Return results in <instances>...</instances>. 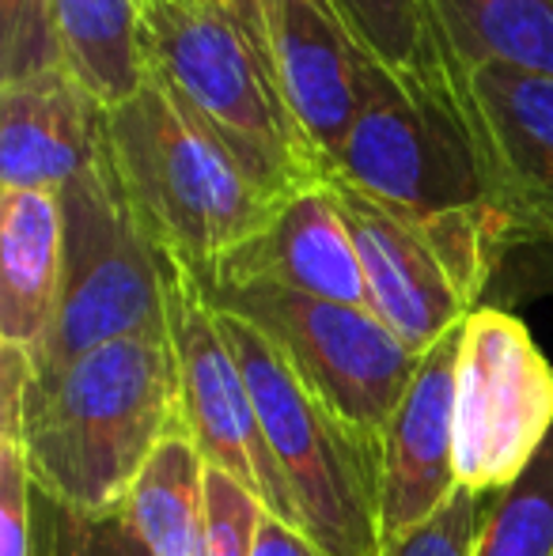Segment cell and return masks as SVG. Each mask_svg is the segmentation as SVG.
<instances>
[{"mask_svg":"<svg viewBox=\"0 0 553 556\" xmlns=\"http://www.w3.org/2000/svg\"><path fill=\"white\" fill-rule=\"evenodd\" d=\"M330 178L406 220L436 250L466 303L481 307L497 262L519 231L501 205L478 114L455 65L394 73L376 61L364 111Z\"/></svg>","mask_w":553,"mask_h":556,"instance_id":"6da1fadb","label":"cell"},{"mask_svg":"<svg viewBox=\"0 0 553 556\" xmlns=\"http://www.w3.org/2000/svg\"><path fill=\"white\" fill-rule=\"evenodd\" d=\"M186 432L171 337H126L35 371L20 409L30 489L76 515L118 511L155 446Z\"/></svg>","mask_w":553,"mask_h":556,"instance_id":"7a4b0ae2","label":"cell"},{"mask_svg":"<svg viewBox=\"0 0 553 556\" xmlns=\"http://www.w3.org/2000/svg\"><path fill=\"white\" fill-rule=\"evenodd\" d=\"M144 46L152 80L274 201L330 178L280 88L262 0H144Z\"/></svg>","mask_w":553,"mask_h":556,"instance_id":"3957f363","label":"cell"},{"mask_svg":"<svg viewBox=\"0 0 553 556\" xmlns=\"http://www.w3.org/2000/svg\"><path fill=\"white\" fill-rule=\"evenodd\" d=\"M106 152L152 247L193 280L213 277L280 208L155 80L106 111Z\"/></svg>","mask_w":553,"mask_h":556,"instance_id":"277c9868","label":"cell"},{"mask_svg":"<svg viewBox=\"0 0 553 556\" xmlns=\"http://www.w3.org/2000/svg\"><path fill=\"white\" fill-rule=\"evenodd\" d=\"M216 318L251 387L254 409L292 492L300 530L323 556H384L379 451L311 394L259 326L221 307Z\"/></svg>","mask_w":553,"mask_h":556,"instance_id":"5b68a950","label":"cell"},{"mask_svg":"<svg viewBox=\"0 0 553 556\" xmlns=\"http://www.w3.org/2000/svg\"><path fill=\"white\" fill-rule=\"evenodd\" d=\"M58 198L65 213V273L58 318L35 371H58L68 359L126 337H171V262L137 224L111 152L99 155L96 167L68 182Z\"/></svg>","mask_w":553,"mask_h":556,"instance_id":"8992f818","label":"cell"},{"mask_svg":"<svg viewBox=\"0 0 553 556\" xmlns=\"http://www.w3.org/2000/svg\"><path fill=\"white\" fill-rule=\"evenodd\" d=\"M205 300L247 318L285 352L307 390L384 451V435L417 375L420 356L399 341L372 311L315 300L277 285H201Z\"/></svg>","mask_w":553,"mask_h":556,"instance_id":"52a82bcc","label":"cell"},{"mask_svg":"<svg viewBox=\"0 0 553 556\" xmlns=\"http://www.w3.org/2000/svg\"><path fill=\"white\" fill-rule=\"evenodd\" d=\"M553 432V364L524 318L470 311L455 367V481L497 496L531 469Z\"/></svg>","mask_w":553,"mask_h":556,"instance_id":"ba28073f","label":"cell"},{"mask_svg":"<svg viewBox=\"0 0 553 556\" xmlns=\"http://www.w3.org/2000/svg\"><path fill=\"white\" fill-rule=\"evenodd\" d=\"M167 333L183 387V425L205 466L228 473L274 519L300 530L292 492L254 409L251 387L228 349L216 307L175 262L167 269Z\"/></svg>","mask_w":553,"mask_h":556,"instance_id":"9c48e42d","label":"cell"},{"mask_svg":"<svg viewBox=\"0 0 553 556\" xmlns=\"http://www.w3.org/2000/svg\"><path fill=\"white\" fill-rule=\"evenodd\" d=\"M277 76L326 175L372 88L376 58L364 50L334 0H262Z\"/></svg>","mask_w":553,"mask_h":556,"instance_id":"30bf717a","label":"cell"},{"mask_svg":"<svg viewBox=\"0 0 553 556\" xmlns=\"http://www.w3.org/2000/svg\"><path fill=\"white\" fill-rule=\"evenodd\" d=\"M463 326L420 356L417 375L379 451L384 545L414 534L458 492L455 481V367Z\"/></svg>","mask_w":553,"mask_h":556,"instance_id":"8fae6325","label":"cell"},{"mask_svg":"<svg viewBox=\"0 0 553 556\" xmlns=\"http://www.w3.org/2000/svg\"><path fill=\"white\" fill-rule=\"evenodd\" d=\"M334 201L353 235L364 280H368L372 315L399 337L406 349L425 356L436 341L466 323L478 307L466 303L436 250L394 213L364 198L361 190L326 178Z\"/></svg>","mask_w":553,"mask_h":556,"instance_id":"7c38bea8","label":"cell"},{"mask_svg":"<svg viewBox=\"0 0 553 556\" xmlns=\"http://www.w3.org/2000/svg\"><path fill=\"white\" fill-rule=\"evenodd\" d=\"M463 80L504 213L519 239L553 247V76L481 65Z\"/></svg>","mask_w":553,"mask_h":556,"instance_id":"4fadbf2b","label":"cell"},{"mask_svg":"<svg viewBox=\"0 0 553 556\" xmlns=\"http://www.w3.org/2000/svg\"><path fill=\"white\" fill-rule=\"evenodd\" d=\"M106 152V111L68 68L0 84V190L61 193Z\"/></svg>","mask_w":553,"mask_h":556,"instance_id":"5bb4252c","label":"cell"},{"mask_svg":"<svg viewBox=\"0 0 553 556\" xmlns=\"http://www.w3.org/2000/svg\"><path fill=\"white\" fill-rule=\"evenodd\" d=\"M247 280L372 311L353 235L326 182L280 201L266 231L198 285H247Z\"/></svg>","mask_w":553,"mask_h":556,"instance_id":"9a60e30c","label":"cell"},{"mask_svg":"<svg viewBox=\"0 0 553 556\" xmlns=\"http://www.w3.org/2000/svg\"><path fill=\"white\" fill-rule=\"evenodd\" d=\"M61 273V198L42 190H0V344H20L38 359L58 318Z\"/></svg>","mask_w":553,"mask_h":556,"instance_id":"2e32d148","label":"cell"},{"mask_svg":"<svg viewBox=\"0 0 553 556\" xmlns=\"http://www.w3.org/2000/svg\"><path fill=\"white\" fill-rule=\"evenodd\" d=\"M61 65L103 111H118L152 80L144 0H53Z\"/></svg>","mask_w":553,"mask_h":556,"instance_id":"e0dca14e","label":"cell"},{"mask_svg":"<svg viewBox=\"0 0 553 556\" xmlns=\"http://www.w3.org/2000/svg\"><path fill=\"white\" fill-rule=\"evenodd\" d=\"M122 511L152 556H205L209 466L186 432L155 446Z\"/></svg>","mask_w":553,"mask_h":556,"instance_id":"ac0fdd59","label":"cell"},{"mask_svg":"<svg viewBox=\"0 0 553 556\" xmlns=\"http://www.w3.org/2000/svg\"><path fill=\"white\" fill-rule=\"evenodd\" d=\"M458 73L504 65L553 76V0H428Z\"/></svg>","mask_w":553,"mask_h":556,"instance_id":"d6986e66","label":"cell"},{"mask_svg":"<svg viewBox=\"0 0 553 556\" xmlns=\"http://www.w3.org/2000/svg\"><path fill=\"white\" fill-rule=\"evenodd\" d=\"M364 50L394 73H428L455 65L428 0H334ZM458 68V65H455Z\"/></svg>","mask_w":553,"mask_h":556,"instance_id":"ffe728a7","label":"cell"},{"mask_svg":"<svg viewBox=\"0 0 553 556\" xmlns=\"http://www.w3.org/2000/svg\"><path fill=\"white\" fill-rule=\"evenodd\" d=\"M474 556H553V432L531 469L489 496Z\"/></svg>","mask_w":553,"mask_h":556,"instance_id":"44dd1931","label":"cell"},{"mask_svg":"<svg viewBox=\"0 0 553 556\" xmlns=\"http://www.w3.org/2000/svg\"><path fill=\"white\" fill-rule=\"evenodd\" d=\"M35 530L42 538L38 556H152L122 507L103 515H76L35 492Z\"/></svg>","mask_w":553,"mask_h":556,"instance_id":"7402d4cb","label":"cell"},{"mask_svg":"<svg viewBox=\"0 0 553 556\" xmlns=\"http://www.w3.org/2000/svg\"><path fill=\"white\" fill-rule=\"evenodd\" d=\"M61 68L53 0H0V84Z\"/></svg>","mask_w":553,"mask_h":556,"instance_id":"603a6c76","label":"cell"},{"mask_svg":"<svg viewBox=\"0 0 553 556\" xmlns=\"http://www.w3.org/2000/svg\"><path fill=\"white\" fill-rule=\"evenodd\" d=\"M489 496L458 489L425 527L384 545V556H474Z\"/></svg>","mask_w":553,"mask_h":556,"instance_id":"cb8c5ba5","label":"cell"},{"mask_svg":"<svg viewBox=\"0 0 553 556\" xmlns=\"http://www.w3.org/2000/svg\"><path fill=\"white\" fill-rule=\"evenodd\" d=\"M266 507L239 481L221 469H209V545L205 556H254Z\"/></svg>","mask_w":553,"mask_h":556,"instance_id":"d4e9b609","label":"cell"},{"mask_svg":"<svg viewBox=\"0 0 553 556\" xmlns=\"http://www.w3.org/2000/svg\"><path fill=\"white\" fill-rule=\"evenodd\" d=\"M0 556H38L35 489L15 440H0Z\"/></svg>","mask_w":553,"mask_h":556,"instance_id":"484cf974","label":"cell"},{"mask_svg":"<svg viewBox=\"0 0 553 556\" xmlns=\"http://www.w3.org/2000/svg\"><path fill=\"white\" fill-rule=\"evenodd\" d=\"M254 556H323L318 545L311 542L303 530L288 527V522L274 519V515H262L259 538H254Z\"/></svg>","mask_w":553,"mask_h":556,"instance_id":"4316f807","label":"cell"}]
</instances>
